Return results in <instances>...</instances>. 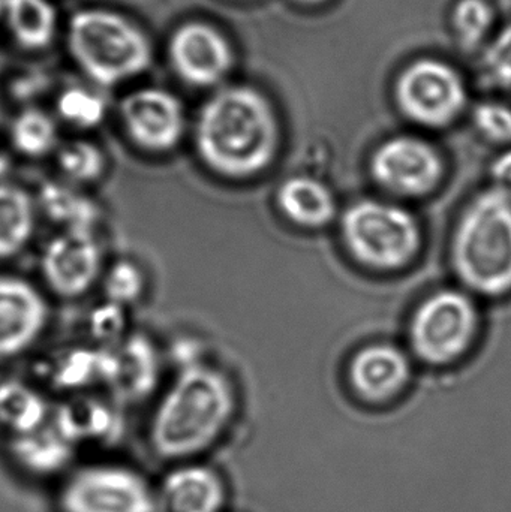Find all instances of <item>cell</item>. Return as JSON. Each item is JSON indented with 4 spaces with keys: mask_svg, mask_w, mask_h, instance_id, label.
<instances>
[{
    "mask_svg": "<svg viewBox=\"0 0 511 512\" xmlns=\"http://www.w3.org/2000/svg\"><path fill=\"white\" fill-rule=\"evenodd\" d=\"M233 411L227 376L203 360L186 364L153 409L147 447L165 465L194 462L218 441Z\"/></svg>",
    "mask_w": 511,
    "mask_h": 512,
    "instance_id": "cell-1",
    "label": "cell"
},
{
    "mask_svg": "<svg viewBox=\"0 0 511 512\" xmlns=\"http://www.w3.org/2000/svg\"><path fill=\"white\" fill-rule=\"evenodd\" d=\"M198 158L218 176H254L275 158L279 132L266 98L249 87H230L209 99L195 125Z\"/></svg>",
    "mask_w": 511,
    "mask_h": 512,
    "instance_id": "cell-2",
    "label": "cell"
},
{
    "mask_svg": "<svg viewBox=\"0 0 511 512\" xmlns=\"http://www.w3.org/2000/svg\"><path fill=\"white\" fill-rule=\"evenodd\" d=\"M69 54L99 86L113 87L146 72L153 48L146 33L108 9H81L68 26Z\"/></svg>",
    "mask_w": 511,
    "mask_h": 512,
    "instance_id": "cell-3",
    "label": "cell"
},
{
    "mask_svg": "<svg viewBox=\"0 0 511 512\" xmlns=\"http://www.w3.org/2000/svg\"><path fill=\"white\" fill-rule=\"evenodd\" d=\"M453 261L459 277L480 294L511 291V200L489 189L470 204L455 234Z\"/></svg>",
    "mask_w": 511,
    "mask_h": 512,
    "instance_id": "cell-4",
    "label": "cell"
},
{
    "mask_svg": "<svg viewBox=\"0 0 511 512\" xmlns=\"http://www.w3.org/2000/svg\"><path fill=\"white\" fill-rule=\"evenodd\" d=\"M57 512H153V484L119 462L75 465L57 484Z\"/></svg>",
    "mask_w": 511,
    "mask_h": 512,
    "instance_id": "cell-5",
    "label": "cell"
},
{
    "mask_svg": "<svg viewBox=\"0 0 511 512\" xmlns=\"http://www.w3.org/2000/svg\"><path fill=\"white\" fill-rule=\"evenodd\" d=\"M342 233L351 254L369 267H402L419 251L416 219L381 201L365 200L350 207L342 219Z\"/></svg>",
    "mask_w": 511,
    "mask_h": 512,
    "instance_id": "cell-6",
    "label": "cell"
},
{
    "mask_svg": "<svg viewBox=\"0 0 511 512\" xmlns=\"http://www.w3.org/2000/svg\"><path fill=\"white\" fill-rule=\"evenodd\" d=\"M477 310L471 298L458 291L431 295L411 322V343L423 360L444 364L455 360L473 340Z\"/></svg>",
    "mask_w": 511,
    "mask_h": 512,
    "instance_id": "cell-7",
    "label": "cell"
},
{
    "mask_svg": "<svg viewBox=\"0 0 511 512\" xmlns=\"http://www.w3.org/2000/svg\"><path fill=\"white\" fill-rule=\"evenodd\" d=\"M396 98L405 116L422 125L440 128L459 116L467 92L455 69L435 60H420L402 72Z\"/></svg>",
    "mask_w": 511,
    "mask_h": 512,
    "instance_id": "cell-8",
    "label": "cell"
},
{
    "mask_svg": "<svg viewBox=\"0 0 511 512\" xmlns=\"http://www.w3.org/2000/svg\"><path fill=\"white\" fill-rule=\"evenodd\" d=\"M120 122L132 146L147 155H168L186 129L185 110L179 98L158 87L135 90L122 99Z\"/></svg>",
    "mask_w": 511,
    "mask_h": 512,
    "instance_id": "cell-9",
    "label": "cell"
},
{
    "mask_svg": "<svg viewBox=\"0 0 511 512\" xmlns=\"http://www.w3.org/2000/svg\"><path fill=\"white\" fill-rule=\"evenodd\" d=\"M39 268L54 295L74 300L101 282L104 249L93 231H59L45 243Z\"/></svg>",
    "mask_w": 511,
    "mask_h": 512,
    "instance_id": "cell-10",
    "label": "cell"
},
{
    "mask_svg": "<svg viewBox=\"0 0 511 512\" xmlns=\"http://www.w3.org/2000/svg\"><path fill=\"white\" fill-rule=\"evenodd\" d=\"M375 180L389 191L423 195L443 177V161L434 147L414 137L386 141L372 158Z\"/></svg>",
    "mask_w": 511,
    "mask_h": 512,
    "instance_id": "cell-11",
    "label": "cell"
},
{
    "mask_svg": "<svg viewBox=\"0 0 511 512\" xmlns=\"http://www.w3.org/2000/svg\"><path fill=\"white\" fill-rule=\"evenodd\" d=\"M110 397L90 393L71 394L53 409L51 424L57 432L81 447H113L122 441L125 417Z\"/></svg>",
    "mask_w": 511,
    "mask_h": 512,
    "instance_id": "cell-12",
    "label": "cell"
},
{
    "mask_svg": "<svg viewBox=\"0 0 511 512\" xmlns=\"http://www.w3.org/2000/svg\"><path fill=\"white\" fill-rule=\"evenodd\" d=\"M168 56L176 74L197 87L219 83L233 65V51L227 39L203 23L180 26L171 36Z\"/></svg>",
    "mask_w": 511,
    "mask_h": 512,
    "instance_id": "cell-13",
    "label": "cell"
},
{
    "mask_svg": "<svg viewBox=\"0 0 511 512\" xmlns=\"http://www.w3.org/2000/svg\"><path fill=\"white\" fill-rule=\"evenodd\" d=\"M47 300L29 280L0 276V358L27 351L48 324Z\"/></svg>",
    "mask_w": 511,
    "mask_h": 512,
    "instance_id": "cell-14",
    "label": "cell"
},
{
    "mask_svg": "<svg viewBox=\"0 0 511 512\" xmlns=\"http://www.w3.org/2000/svg\"><path fill=\"white\" fill-rule=\"evenodd\" d=\"M161 375V358L155 343L146 334L131 333L110 348L108 397L120 408L138 405L152 396Z\"/></svg>",
    "mask_w": 511,
    "mask_h": 512,
    "instance_id": "cell-15",
    "label": "cell"
},
{
    "mask_svg": "<svg viewBox=\"0 0 511 512\" xmlns=\"http://www.w3.org/2000/svg\"><path fill=\"white\" fill-rule=\"evenodd\" d=\"M224 501L221 478L198 462L170 465L153 484V512H219Z\"/></svg>",
    "mask_w": 511,
    "mask_h": 512,
    "instance_id": "cell-16",
    "label": "cell"
},
{
    "mask_svg": "<svg viewBox=\"0 0 511 512\" xmlns=\"http://www.w3.org/2000/svg\"><path fill=\"white\" fill-rule=\"evenodd\" d=\"M78 450L53 424L26 435L8 436L5 454L15 471L36 481L62 480L75 466Z\"/></svg>",
    "mask_w": 511,
    "mask_h": 512,
    "instance_id": "cell-17",
    "label": "cell"
},
{
    "mask_svg": "<svg viewBox=\"0 0 511 512\" xmlns=\"http://www.w3.org/2000/svg\"><path fill=\"white\" fill-rule=\"evenodd\" d=\"M110 349L95 345L69 346L48 355L39 363L38 373L53 390L71 396L105 385Z\"/></svg>",
    "mask_w": 511,
    "mask_h": 512,
    "instance_id": "cell-18",
    "label": "cell"
},
{
    "mask_svg": "<svg viewBox=\"0 0 511 512\" xmlns=\"http://www.w3.org/2000/svg\"><path fill=\"white\" fill-rule=\"evenodd\" d=\"M410 375L404 352L392 345H372L360 351L351 363L354 388L369 400L389 399L398 393Z\"/></svg>",
    "mask_w": 511,
    "mask_h": 512,
    "instance_id": "cell-19",
    "label": "cell"
},
{
    "mask_svg": "<svg viewBox=\"0 0 511 512\" xmlns=\"http://www.w3.org/2000/svg\"><path fill=\"white\" fill-rule=\"evenodd\" d=\"M41 210L60 231H93L101 221V209L83 189L63 180H50L41 185L36 197Z\"/></svg>",
    "mask_w": 511,
    "mask_h": 512,
    "instance_id": "cell-20",
    "label": "cell"
},
{
    "mask_svg": "<svg viewBox=\"0 0 511 512\" xmlns=\"http://www.w3.org/2000/svg\"><path fill=\"white\" fill-rule=\"evenodd\" d=\"M36 198L15 183L0 182V261L20 255L38 224Z\"/></svg>",
    "mask_w": 511,
    "mask_h": 512,
    "instance_id": "cell-21",
    "label": "cell"
},
{
    "mask_svg": "<svg viewBox=\"0 0 511 512\" xmlns=\"http://www.w3.org/2000/svg\"><path fill=\"white\" fill-rule=\"evenodd\" d=\"M53 409L41 391L18 379L0 381V429L26 435L50 424Z\"/></svg>",
    "mask_w": 511,
    "mask_h": 512,
    "instance_id": "cell-22",
    "label": "cell"
},
{
    "mask_svg": "<svg viewBox=\"0 0 511 512\" xmlns=\"http://www.w3.org/2000/svg\"><path fill=\"white\" fill-rule=\"evenodd\" d=\"M3 18L26 50H44L56 36L57 11L48 0H3Z\"/></svg>",
    "mask_w": 511,
    "mask_h": 512,
    "instance_id": "cell-23",
    "label": "cell"
},
{
    "mask_svg": "<svg viewBox=\"0 0 511 512\" xmlns=\"http://www.w3.org/2000/svg\"><path fill=\"white\" fill-rule=\"evenodd\" d=\"M278 204L287 218L303 227H323L335 215V198L326 185L293 177L279 189Z\"/></svg>",
    "mask_w": 511,
    "mask_h": 512,
    "instance_id": "cell-24",
    "label": "cell"
},
{
    "mask_svg": "<svg viewBox=\"0 0 511 512\" xmlns=\"http://www.w3.org/2000/svg\"><path fill=\"white\" fill-rule=\"evenodd\" d=\"M60 180L86 188L101 182L108 171L107 153L95 141L75 138L57 147L54 153Z\"/></svg>",
    "mask_w": 511,
    "mask_h": 512,
    "instance_id": "cell-25",
    "label": "cell"
},
{
    "mask_svg": "<svg viewBox=\"0 0 511 512\" xmlns=\"http://www.w3.org/2000/svg\"><path fill=\"white\" fill-rule=\"evenodd\" d=\"M9 141L15 153L26 159H42L54 155L59 143L56 120L39 110L26 108L12 120Z\"/></svg>",
    "mask_w": 511,
    "mask_h": 512,
    "instance_id": "cell-26",
    "label": "cell"
},
{
    "mask_svg": "<svg viewBox=\"0 0 511 512\" xmlns=\"http://www.w3.org/2000/svg\"><path fill=\"white\" fill-rule=\"evenodd\" d=\"M105 300L131 307L146 294V271L131 258H119L107 265L102 274Z\"/></svg>",
    "mask_w": 511,
    "mask_h": 512,
    "instance_id": "cell-27",
    "label": "cell"
},
{
    "mask_svg": "<svg viewBox=\"0 0 511 512\" xmlns=\"http://www.w3.org/2000/svg\"><path fill=\"white\" fill-rule=\"evenodd\" d=\"M57 116L77 129L98 128L104 122L107 105L101 96L83 87H68L56 102Z\"/></svg>",
    "mask_w": 511,
    "mask_h": 512,
    "instance_id": "cell-28",
    "label": "cell"
},
{
    "mask_svg": "<svg viewBox=\"0 0 511 512\" xmlns=\"http://www.w3.org/2000/svg\"><path fill=\"white\" fill-rule=\"evenodd\" d=\"M128 330V307L114 301L104 298L87 316V333L98 348H114L131 334Z\"/></svg>",
    "mask_w": 511,
    "mask_h": 512,
    "instance_id": "cell-29",
    "label": "cell"
},
{
    "mask_svg": "<svg viewBox=\"0 0 511 512\" xmlns=\"http://www.w3.org/2000/svg\"><path fill=\"white\" fill-rule=\"evenodd\" d=\"M492 20H494V14L485 0H461L453 14L456 30L462 42L470 48L485 38Z\"/></svg>",
    "mask_w": 511,
    "mask_h": 512,
    "instance_id": "cell-30",
    "label": "cell"
},
{
    "mask_svg": "<svg viewBox=\"0 0 511 512\" xmlns=\"http://www.w3.org/2000/svg\"><path fill=\"white\" fill-rule=\"evenodd\" d=\"M479 131L495 143H511V110L506 105L486 102L474 110Z\"/></svg>",
    "mask_w": 511,
    "mask_h": 512,
    "instance_id": "cell-31",
    "label": "cell"
},
{
    "mask_svg": "<svg viewBox=\"0 0 511 512\" xmlns=\"http://www.w3.org/2000/svg\"><path fill=\"white\" fill-rule=\"evenodd\" d=\"M486 69L495 83L511 86V24L489 47L485 56Z\"/></svg>",
    "mask_w": 511,
    "mask_h": 512,
    "instance_id": "cell-32",
    "label": "cell"
},
{
    "mask_svg": "<svg viewBox=\"0 0 511 512\" xmlns=\"http://www.w3.org/2000/svg\"><path fill=\"white\" fill-rule=\"evenodd\" d=\"M492 180L494 189L511 200V149L501 153L492 164Z\"/></svg>",
    "mask_w": 511,
    "mask_h": 512,
    "instance_id": "cell-33",
    "label": "cell"
},
{
    "mask_svg": "<svg viewBox=\"0 0 511 512\" xmlns=\"http://www.w3.org/2000/svg\"><path fill=\"white\" fill-rule=\"evenodd\" d=\"M9 164L8 159L5 158V156L0 155V182H3L2 176L6 173V170H8Z\"/></svg>",
    "mask_w": 511,
    "mask_h": 512,
    "instance_id": "cell-34",
    "label": "cell"
},
{
    "mask_svg": "<svg viewBox=\"0 0 511 512\" xmlns=\"http://www.w3.org/2000/svg\"><path fill=\"white\" fill-rule=\"evenodd\" d=\"M300 2H305V3H320V2H323V0H300Z\"/></svg>",
    "mask_w": 511,
    "mask_h": 512,
    "instance_id": "cell-35",
    "label": "cell"
},
{
    "mask_svg": "<svg viewBox=\"0 0 511 512\" xmlns=\"http://www.w3.org/2000/svg\"><path fill=\"white\" fill-rule=\"evenodd\" d=\"M0 17H3V0H0Z\"/></svg>",
    "mask_w": 511,
    "mask_h": 512,
    "instance_id": "cell-36",
    "label": "cell"
},
{
    "mask_svg": "<svg viewBox=\"0 0 511 512\" xmlns=\"http://www.w3.org/2000/svg\"><path fill=\"white\" fill-rule=\"evenodd\" d=\"M0 117H2V108H0Z\"/></svg>",
    "mask_w": 511,
    "mask_h": 512,
    "instance_id": "cell-37",
    "label": "cell"
}]
</instances>
